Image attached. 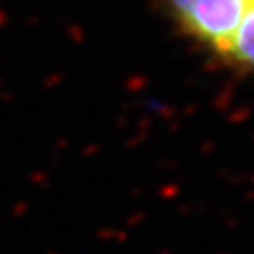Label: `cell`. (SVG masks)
Returning a JSON list of instances; mask_svg holds the SVG:
<instances>
[{
    "mask_svg": "<svg viewBox=\"0 0 254 254\" xmlns=\"http://www.w3.org/2000/svg\"><path fill=\"white\" fill-rule=\"evenodd\" d=\"M245 0H160L173 27L194 44L220 55L236 32Z\"/></svg>",
    "mask_w": 254,
    "mask_h": 254,
    "instance_id": "6da1fadb",
    "label": "cell"
},
{
    "mask_svg": "<svg viewBox=\"0 0 254 254\" xmlns=\"http://www.w3.org/2000/svg\"><path fill=\"white\" fill-rule=\"evenodd\" d=\"M218 61L241 72L254 73V0H247L245 13Z\"/></svg>",
    "mask_w": 254,
    "mask_h": 254,
    "instance_id": "7a4b0ae2",
    "label": "cell"
}]
</instances>
